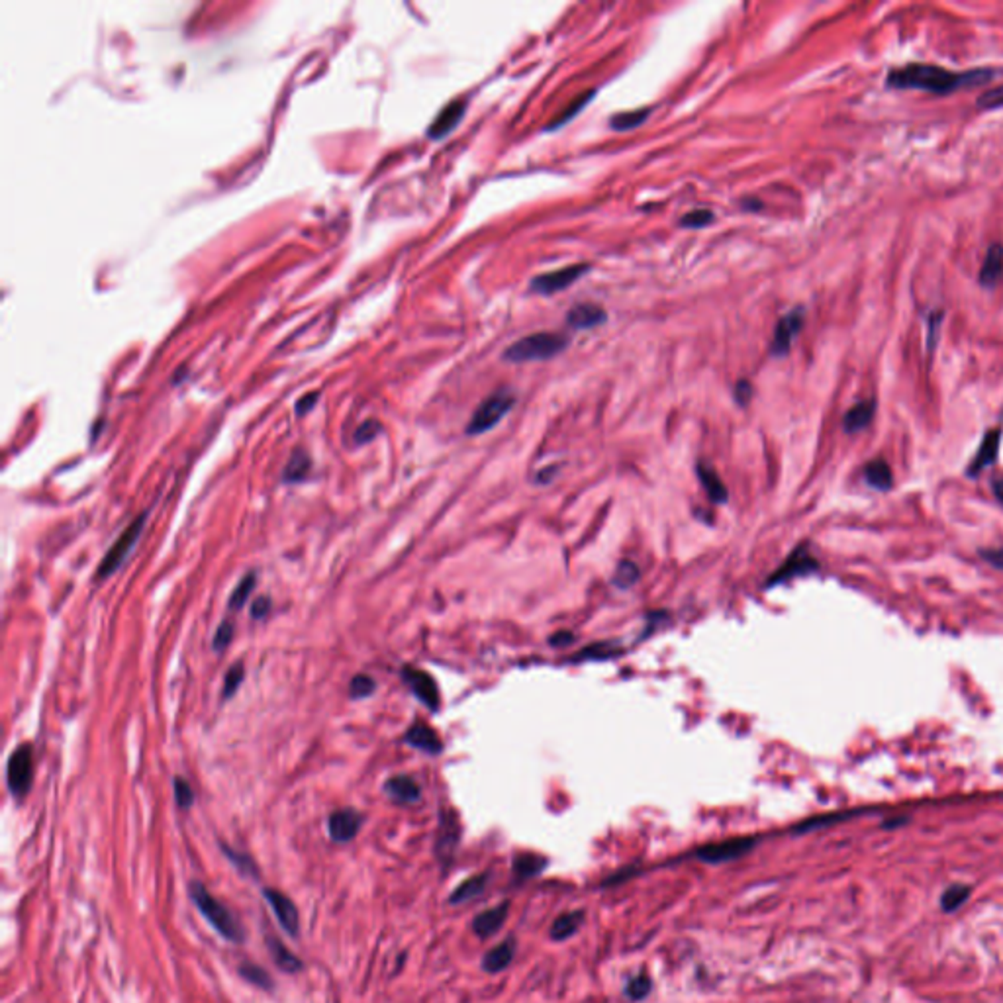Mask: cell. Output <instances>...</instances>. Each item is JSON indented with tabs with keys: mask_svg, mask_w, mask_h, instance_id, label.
I'll return each mask as SVG.
<instances>
[{
	"mask_svg": "<svg viewBox=\"0 0 1003 1003\" xmlns=\"http://www.w3.org/2000/svg\"><path fill=\"white\" fill-rule=\"evenodd\" d=\"M989 77H992V71L986 69L953 73L945 67H939V65L909 63L900 69L890 71L885 85L890 88H917L935 95H950L960 88L980 87L989 81Z\"/></svg>",
	"mask_w": 1003,
	"mask_h": 1003,
	"instance_id": "6da1fadb",
	"label": "cell"
},
{
	"mask_svg": "<svg viewBox=\"0 0 1003 1003\" xmlns=\"http://www.w3.org/2000/svg\"><path fill=\"white\" fill-rule=\"evenodd\" d=\"M189 894L192 897V902L200 909V914L206 917V921L210 923L221 936H226V939L231 943L243 941L245 933L240 921L230 914V909L224 904L218 902L216 897L208 892L204 884L192 882L189 885Z\"/></svg>",
	"mask_w": 1003,
	"mask_h": 1003,
	"instance_id": "7a4b0ae2",
	"label": "cell"
},
{
	"mask_svg": "<svg viewBox=\"0 0 1003 1003\" xmlns=\"http://www.w3.org/2000/svg\"><path fill=\"white\" fill-rule=\"evenodd\" d=\"M568 345V335L543 332L524 337L504 351V359L512 363L526 361H545L561 353Z\"/></svg>",
	"mask_w": 1003,
	"mask_h": 1003,
	"instance_id": "3957f363",
	"label": "cell"
},
{
	"mask_svg": "<svg viewBox=\"0 0 1003 1003\" xmlns=\"http://www.w3.org/2000/svg\"><path fill=\"white\" fill-rule=\"evenodd\" d=\"M514 404H516V396H514L512 390H507V388L496 390V393L490 394L476 408L471 422H468V425H466V434L468 435L486 434L488 429H492L494 425L500 424V420L504 418V415L514 408Z\"/></svg>",
	"mask_w": 1003,
	"mask_h": 1003,
	"instance_id": "277c9868",
	"label": "cell"
},
{
	"mask_svg": "<svg viewBox=\"0 0 1003 1003\" xmlns=\"http://www.w3.org/2000/svg\"><path fill=\"white\" fill-rule=\"evenodd\" d=\"M146 522H148V512H143L122 531V536L116 539V543L110 547L108 553L104 555L102 563L98 565L97 580H104V578L112 577L114 572L122 567V563L126 561V557L129 555V551H132L136 547L143 527H146Z\"/></svg>",
	"mask_w": 1003,
	"mask_h": 1003,
	"instance_id": "5b68a950",
	"label": "cell"
},
{
	"mask_svg": "<svg viewBox=\"0 0 1003 1003\" xmlns=\"http://www.w3.org/2000/svg\"><path fill=\"white\" fill-rule=\"evenodd\" d=\"M34 749L30 742H24L15 752L10 754L6 764V783L15 798H24L26 792L30 790L32 784V771H34Z\"/></svg>",
	"mask_w": 1003,
	"mask_h": 1003,
	"instance_id": "8992f818",
	"label": "cell"
},
{
	"mask_svg": "<svg viewBox=\"0 0 1003 1003\" xmlns=\"http://www.w3.org/2000/svg\"><path fill=\"white\" fill-rule=\"evenodd\" d=\"M754 844H757V839H754V837H735V839H727V841H720V843H711V844L701 846V849L696 851V856L700 858V861L710 863V865L732 863V861H737V858H741V856H745L747 853H751Z\"/></svg>",
	"mask_w": 1003,
	"mask_h": 1003,
	"instance_id": "52a82bcc",
	"label": "cell"
},
{
	"mask_svg": "<svg viewBox=\"0 0 1003 1003\" xmlns=\"http://www.w3.org/2000/svg\"><path fill=\"white\" fill-rule=\"evenodd\" d=\"M588 271H590L588 265L580 263V265H568L565 269L545 272V275H539V277H536L531 281V291L537 292V294H545V296L561 292V291L568 289L570 284H575Z\"/></svg>",
	"mask_w": 1003,
	"mask_h": 1003,
	"instance_id": "ba28073f",
	"label": "cell"
},
{
	"mask_svg": "<svg viewBox=\"0 0 1003 1003\" xmlns=\"http://www.w3.org/2000/svg\"><path fill=\"white\" fill-rule=\"evenodd\" d=\"M402 679L404 682L408 684V688L414 692V696L418 698L425 708H429L432 711H437L439 710V688L435 684V681L429 676L425 670H420V669H414V667H404L402 669Z\"/></svg>",
	"mask_w": 1003,
	"mask_h": 1003,
	"instance_id": "9c48e42d",
	"label": "cell"
},
{
	"mask_svg": "<svg viewBox=\"0 0 1003 1003\" xmlns=\"http://www.w3.org/2000/svg\"><path fill=\"white\" fill-rule=\"evenodd\" d=\"M802 328H803V310L798 308L793 312H788V314L776 325L773 343H771V353L776 357H784L792 347V342L796 340V335L802 332Z\"/></svg>",
	"mask_w": 1003,
	"mask_h": 1003,
	"instance_id": "30bf717a",
	"label": "cell"
},
{
	"mask_svg": "<svg viewBox=\"0 0 1003 1003\" xmlns=\"http://www.w3.org/2000/svg\"><path fill=\"white\" fill-rule=\"evenodd\" d=\"M263 894H265V900L272 907V914H275V917L282 925V929L291 936H296L301 933V916H298V909L291 897L272 888H267Z\"/></svg>",
	"mask_w": 1003,
	"mask_h": 1003,
	"instance_id": "8fae6325",
	"label": "cell"
},
{
	"mask_svg": "<svg viewBox=\"0 0 1003 1003\" xmlns=\"http://www.w3.org/2000/svg\"><path fill=\"white\" fill-rule=\"evenodd\" d=\"M817 561L812 557V553L807 551V547L802 545L798 547L796 551H793L784 565L780 567L778 570H774V575L771 577V580H768V584H780V582H788L792 578L796 577H802V575H810V572L817 570Z\"/></svg>",
	"mask_w": 1003,
	"mask_h": 1003,
	"instance_id": "7c38bea8",
	"label": "cell"
},
{
	"mask_svg": "<svg viewBox=\"0 0 1003 1003\" xmlns=\"http://www.w3.org/2000/svg\"><path fill=\"white\" fill-rule=\"evenodd\" d=\"M361 825H363V815L355 810L333 812L328 819L330 837L335 843H349L351 839H355Z\"/></svg>",
	"mask_w": 1003,
	"mask_h": 1003,
	"instance_id": "4fadbf2b",
	"label": "cell"
},
{
	"mask_svg": "<svg viewBox=\"0 0 1003 1003\" xmlns=\"http://www.w3.org/2000/svg\"><path fill=\"white\" fill-rule=\"evenodd\" d=\"M999 443H1001V429H989V432L984 435L978 451H976L974 459L967 468L968 476H978L986 471L988 466H992L996 463L999 455Z\"/></svg>",
	"mask_w": 1003,
	"mask_h": 1003,
	"instance_id": "5bb4252c",
	"label": "cell"
},
{
	"mask_svg": "<svg viewBox=\"0 0 1003 1003\" xmlns=\"http://www.w3.org/2000/svg\"><path fill=\"white\" fill-rule=\"evenodd\" d=\"M465 108H466L465 100L449 102L447 107L437 114V118L432 122V126H429L427 136L432 139H441V138H445L447 134H451L455 129V126H457L463 116H465Z\"/></svg>",
	"mask_w": 1003,
	"mask_h": 1003,
	"instance_id": "9a60e30c",
	"label": "cell"
},
{
	"mask_svg": "<svg viewBox=\"0 0 1003 1003\" xmlns=\"http://www.w3.org/2000/svg\"><path fill=\"white\" fill-rule=\"evenodd\" d=\"M507 911H510V904L502 902L500 906H494L486 911H482L473 919V931L480 936V939H488V936L496 935L504 921L507 919Z\"/></svg>",
	"mask_w": 1003,
	"mask_h": 1003,
	"instance_id": "2e32d148",
	"label": "cell"
},
{
	"mask_svg": "<svg viewBox=\"0 0 1003 1003\" xmlns=\"http://www.w3.org/2000/svg\"><path fill=\"white\" fill-rule=\"evenodd\" d=\"M384 792L388 793V798L394 800L396 803H414L422 796L420 784L415 783L412 776H406V774L388 778L384 783Z\"/></svg>",
	"mask_w": 1003,
	"mask_h": 1003,
	"instance_id": "e0dca14e",
	"label": "cell"
},
{
	"mask_svg": "<svg viewBox=\"0 0 1003 1003\" xmlns=\"http://www.w3.org/2000/svg\"><path fill=\"white\" fill-rule=\"evenodd\" d=\"M404 741H406L410 747L424 751L427 754H439L443 751V742H441L439 735L425 723H414L408 729V733H406V737H404Z\"/></svg>",
	"mask_w": 1003,
	"mask_h": 1003,
	"instance_id": "ac0fdd59",
	"label": "cell"
},
{
	"mask_svg": "<svg viewBox=\"0 0 1003 1003\" xmlns=\"http://www.w3.org/2000/svg\"><path fill=\"white\" fill-rule=\"evenodd\" d=\"M875 414H876V400L875 398L855 404V406L849 412H846L844 418H843L844 432L846 434L863 432V429H866L870 425V422L875 420Z\"/></svg>",
	"mask_w": 1003,
	"mask_h": 1003,
	"instance_id": "d6986e66",
	"label": "cell"
},
{
	"mask_svg": "<svg viewBox=\"0 0 1003 1003\" xmlns=\"http://www.w3.org/2000/svg\"><path fill=\"white\" fill-rule=\"evenodd\" d=\"M1003 279V245L994 243L989 245V250L984 257L982 271H980V284L984 289H994Z\"/></svg>",
	"mask_w": 1003,
	"mask_h": 1003,
	"instance_id": "ffe728a7",
	"label": "cell"
},
{
	"mask_svg": "<svg viewBox=\"0 0 1003 1003\" xmlns=\"http://www.w3.org/2000/svg\"><path fill=\"white\" fill-rule=\"evenodd\" d=\"M602 322H606V312L598 304H578L567 316V323L575 330H590Z\"/></svg>",
	"mask_w": 1003,
	"mask_h": 1003,
	"instance_id": "44dd1931",
	"label": "cell"
},
{
	"mask_svg": "<svg viewBox=\"0 0 1003 1003\" xmlns=\"http://www.w3.org/2000/svg\"><path fill=\"white\" fill-rule=\"evenodd\" d=\"M514 955H516V941L506 939L504 943L488 950L486 957L482 958V968H485L488 974H498L504 968L510 967Z\"/></svg>",
	"mask_w": 1003,
	"mask_h": 1003,
	"instance_id": "7402d4cb",
	"label": "cell"
},
{
	"mask_svg": "<svg viewBox=\"0 0 1003 1003\" xmlns=\"http://www.w3.org/2000/svg\"><path fill=\"white\" fill-rule=\"evenodd\" d=\"M459 822L453 814H443L441 817V829L437 839V853L441 858H449L455 851V846L459 843Z\"/></svg>",
	"mask_w": 1003,
	"mask_h": 1003,
	"instance_id": "603a6c76",
	"label": "cell"
},
{
	"mask_svg": "<svg viewBox=\"0 0 1003 1003\" xmlns=\"http://www.w3.org/2000/svg\"><path fill=\"white\" fill-rule=\"evenodd\" d=\"M696 475L701 482V486L706 488L708 496L715 502V504H723L727 502V488L722 482L718 471H715L713 466L706 465V463H698L696 465Z\"/></svg>",
	"mask_w": 1003,
	"mask_h": 1003,
	"instance_id": "cb8c5ba5",
	"label": "cell"
},
{
	"mask_svg": "<svg viewBox=\"0 0 1003 1003\" xmlns=\"http://www.w3.org/2000/svg\"><path fill=\"white\" fill-rule=\"evenodd\" d=\"M865 482L870 486L875 488L878 492H885L890 490L892 485H894V475H892V468L890 465L885 463L884 459H875L866 463L865 466Z\"/></svg>",
	"mask_w": 1003,
	"mask_h": 1003,
	"instance_id": "d4e9b609",
	"label": "cell"
},
{
	"mask_svg": "<svg viewBox=\"0 0 1003 1003\" xmlns=\"http://www.w3.org/2000/svg\"><path fill=\"white\" fill-rule=\"evenodd\" d=\"M547 866V858L539 856V855H533V853H522L517 855L514 858V880L516 882H524V880H529L533 876L541 875V872L545 870Z\"/></svg>",
	"mask_w": 1003,
	"mask_h": 1003,
	"instance_id": "484cf974",
	"label": "cell"
},
{
	"mask_svg": "<svg viewBox=\"0 0 1003 1003\" xmlns=\"http://www.w3.org/2000/svg\"><path fill=\"white\" fill-rule=\"evenodd\" d=\"M312 468V461H310V455L302 449H296L292 453L291 461L286 463V468L282 473V482H286V485H294V482H302Z\"/></svg>",
	"mask_w": 1003,
	"mask_h": 1003,
	"instance_id": "4316f807",
	"label": "cell"
},
{
	"mask_svg": "<svg viewBox=\"0 0 1003 1003\" xmlns=\"http://www.w3.org/2000/svg\"><path fill=\"white\" fill-rule=\"evenodd\" d=\"M488 885V875H478V876H471L468 880H465L461 885H457L455 888V892L451 894V904H465V902H471L475 900V897H478L482 892L486 890Z\"/></svg>",
	"mask_w": 1003,
	"mask_h": 1003,
	"instance_id": "83f0119b",
	"label": "cell"
},
{
	"mask_svg": "<svg viewBox=\"0 0 1003 1003\" xmlns=\"http://www.w3.org/2000/svg\"><path fill=\"white\" fill-rule=\"evenodd\" d=\"M584 921V911H568L561 917H557L551 927V939L553 941H565L568 936L575 935Z\"/></svg>",
	"mask_w": 1003,
	"mask_h": 1003,
	"instance_id": "f1b7e54d",
	"label": "cell"
},
{
	"mask_svg": "<svg viewBox=\"0 0 1003 1003\" xmlns=\"http://www.w3.org/2000/svg\"><path fill=\"white\" fill-rule=\"evenodd\" d=\"M267 945H269V948H271L272 958H275V962L279 964V967H281L284 972L294 974V972H298V970L302 968V962L298 960V958L291 953V950L286 948L282 943H279L277 939H269Z\"/></svg>",
	"mask_w": 1003,
	"mask_h": 1003,
	"instance_id": "f546056e",
	"label": "cell"
},
{
	"mask_svg": "<svg viewBox=\"0 0 1003 1003\" xmlns=\"http://www.w3.org/2000/svg\"><path fill=\"white\" fill-rule=\"evenodd\" d=\"M255 584H257L255 572H247V575L240 580V584L236 586V588H233V592L230 596V600H228L230 609H241L247 604V600H250Z\"/></svg>",
	"mask_w": 1003,
	"mask_h": 1003,
	"instance_id": "4dcf8cb0",
	"label": "cell"
},
{
	"mask_svg": "<svg viewBox=\"0 0 1003 1003\" xmlns=\"http://www.w3.org/2000/svg\"><path fill=\"white\" fill-rule=\"evenodd\" d=\"M649 114H650L649 108L621 112V114L611 116V118H609V126H611V129H619V132H628V129H633V128H637V126H641V124L649 118Z\"/></svg>",
	"mask_w": 1003,
	"mask_h": 1003,
	"instance_id": "1f68e13d",
	"label": "cell"
},
{
	"mask_svg": "<svg viewBox=\"0 0 1003 1003\" xmlns=\"http://www.w3.org/2000/svg\"><path fill=\"white\" fill-rule=\"evenodd\" d=\"M970 897V888L964 884H955L945 890L941 897V906L945 911H955Z\"/></svg>",
	"mask_w": 1003,
	"mask_h": 1003,
	"instance_id": "d6a6232c",
	"label": "cell"
},
{
	"mask_svg": "<svg viewBox=\"0 0 1003 1003\" xmlns=\"http://www.w3.org/2000/svg\"><path fill=\"white\" fill-rule=\"evenodd\" d=\"M240 974L243 976V978H245L247 982H251V984L257 986V988L272 989V986H275V984H272V980H271V976H269L261 967H257V964H251V962L241 964V967H240Z\"/></svg>",
	"mask_w": 1003,
	"mask_h": 1003,
	"instance_id": "836d02e7",
	"label": "cell"
},
{
	"mask_svg": "<svg viewBox=\"0 0 1003 1003\" xmlns=\"http://www.w3.org/2000/svg\"><path fill=\"white\" fill-rule=\"evenodd\" d=\"M376 690V682L373 676L369 674H355L353 679H351L349 682V698L351 700H361V698H367L371 696Z\"/></svg>",
	"mask_w": 1003,
	"mask_h": 1003,
	"instance_id": "e575fe53",
	"label": "cell"
},
{
	"mask_svg": "<svg viewBox=\"0 0 1003 1003\" xmlns=\"http://www.w3.org/2000/svg\"><path fill=\"white\" fill-rule=\"evenodd\" d=\"M243 679H245V669H243V664H241V662H236V664H233V667L226 672V676H224V688H221V698L230 700L233 694H236L238 690H240V686H241V682H243Z\"/></svg>",
	"mask_w": 1003,
	"mask_h": 1003,
	"instance_id": "d590c367",
	"label": "cell"
},
{
	"mask_svg": "<svg viewBox=\"0 0 1003 1003\" xmlns=\"http://www.w3.org/2000/svg\"><path fill=\"white\" fill-rule=\"evenodd\" d=\"M650 986H653V982H650L647 974H637L628 984H625V996L633 1001H640L649 996Z\"/></svg>",
	"mask_w": 1003,
	"mask_h": 1003,
	"instance_id": "8d00e7d4",
	"label": "cell"
},
{
	"mask_svg": "<svg viewBox=\"0 0 1003 1003\" xmlns=\"http://www.w3.org/2000/svg\"><path fill=\"white\" fill-rule=\"evenodd\" d=\"M637 580H640V568H637V565L631 563V561H623L618 567V572L614 577V584L621 590H628L629 586H633Z\"/></svg>",
	"mask_w": 1003,
	"mask_h": 1003,
	"instance_id": "74e56055",
	"label": "cell"
},
{
	"mask_svg": "<svg viewBox=\"0 0 1003 1003\" xmlns=\"http://www.w3.org/2000/svg\"><path fill=\"white\" fill-rule=\"evenodd\" d=\"M618 653H619V649H618L616 645H611V643H594V645H590V647L582 649V650H580V655L577 657V660H586V659H588V660H594V659L600 660V659L614 657V655H618Z\"/></svg>",
	"mask_w": 1003,
	"mask_h": 1003,
	"instance_id": "f35d334b",
	"label": "cell"
},
{
	"mask_svg": "<svg viewBox=\"0 0 1003 1003\" xmlns=\"http://www.w3.org/2000/svg\"><path fill=\"white\" fill-rule=\"evenodd\" d=\"M713 221V212L708 210V208H698V210H692L688 212L686 216H682L681 224L684 228H692V230H698V228H706L710 226Z\"/></svg>",
	"mask_w": 1003,
	"mask_h": 1003,
	"instance_id": "ab89813d",
	"label": "cell"
},
{
	"mask_svg": "<svg viewBox=\"0 0 1003 1003\" xmlns=\"http://www.w3.org/2000/svg\"><path fill=\"white\" fill-rule=\"evenodd\" d=\"M173 790H175V802L179 807H182V810H189V807L194 803V792H192V786L187 783L185 778L177 776L175 783H173Z\"/></svg>",
	"mask_w": 1003,
	"mask_h": 1003,
	"instance_id": "60d3db41",
	"label": "cell"
},
{
	"mask_svg": "<svg viewBox=\"0 0 1003 1003\" xmlns=\"http://www.w3.org/2000/svg\"><path fill=\"white\" fill-rule=\"evenodd\" d=\"M592 97H594V93H588V95H584V97H580L578 100H575V104H570V107H568V108H567V110H565V112H563L561 116H558V118H557L555 122H551V124H549V128H547V129H555V128H561V126H563L565 122H568V120L572 118V116H577V114L580 112V108L584 107V104H586V102H590V98H592Z\"/></svg>",
	"mask_w": 1003,
	"mask_h": 1003,
	"instance_id": "b9f144b4",
	"label": "cell"
},
{
	"mask_svg": "<svg viewBox=\"0 0 1003 1003\" xmlns=\"http://www.w3.org/2000/svg\"><path fill=\"white\" fill-rule=\"evenodd\" d=\"M233 640V625L230 621H221L220 628L214 635V641H212V647L216 653H220V650H224Z\"/></svg>",
	"mask_w": 1003,
	"mask_h": 1003,
	"instance_id": "7bdbcfd3",
	"label": "cell"
},
{
	"mask_svg": "<svg viewBox=\"0 0 1003 1003\" xmlns=\"http://www.w3.org/2000/svg\"><path fill=\"white\" fill-rule=\"evenodd\" d=\"M978 107L984 108V110H992V108H999L1003 107V85L988 90L986 95H982L978 98Z\"/></svg>",
	"mask_w": 1003,
	"mask_h": 1003,
	"instance_id": "ee69618b",
	"label": "cell"
},
{
	"mask_svg": "<svg viewBox=\"0 0 1003 1003\" xmlns=\"http://www.w3.org/2000/svg\"><path fill=\"white\" fill-rule=\"evenodd\" d=\"M224 851H226V855L230 856V861H231L233 865H236L240 870L247 872V875H250V872H251V875H255L257 870H255V865H253V861H251L250 856H243V855H240L238 851H231L230 846H226V844H224Z\"/></svg>",
	"mask_w": 1003,
	"mask_h": 1003,
	"instance_id": "f6af8a7d",
	"label": "cell"
},
{
	"mask_svg": "<svg viewBox=\"0 0 1003 1003\" xmlns=\"http://www.w3.org/2000/svg\"><path fill=\"white\" fill-rule=\"evenodd\" d=\"M379 432H381V424H379V422H374V420H369V422H364V424L357 429L355 441H357V443H369V441H373V439L376 437V434H379Z\"/></svg>",
	"mask_w": 1003,
	"mask_h": 1003,
	"instance_id": "bcb514c9",
	"label": "cell"
},
{
	"mask_svg": "<svg viewBox=\"0 0 1003 1003\" xmlns=\"http://www.w3.org/2000/svg\"><path fill=\"white\" fill-rule=\"evenodd\" d=\"M752 398V386L749 381H739L735 386V400L741 406H747L749 400Z\"/></svg>",
	"mask_w": 1003,
	"mask_h": 1003,
	"instance_id": "7dc6e473",
	"label": "cell"
},
{
	"mask_svg": "<svg viewBox=\"0 0 1003 1003\" xmlns=\"http://www.w3.org/2000/svg\"><path fill=\"white\" fill-rule=\"evenodd\" d=\"M269 609H271V598L261 596V598H257V600L251 604V616L255 619H263Z\"/></svg>",
	"mask_w": 1003,
	"mask_h": 1003,
	"instance_id": "c3c4849f",
	"label": "cell"
},
{
	"mask_svg": "<svg viewBox=\"0 0 1003 1003\" xmlns=\"http://www.w3.org/2000/svg\"><path fill=\"white\" fill-rule=\"evenodd\" d=\"M980 555L989 565H994L996 568H1003V547H996V549H982Z\"/></svg>",
	"mask_w": 1003,
	"mask_h": 1003,
	"instance_id": "681fc988",
	"label": "cell"
},
{
	"mask_svg": "<svg viewBox=\"0 0 1003 1003\" xmlns=\"http://www.w3.org/2000/svg\"><path fill=\"white\" fill-rule=\"evenodd\" d=\"M318 398H320V394L316 393V394H306L304 398L298 400V404H296V414H298V415H304L306 412H310L312 408L316 406Z\"/></svg>",
	"mask_w": 1003,
	"mask_h": 1003,
	"instance_id": "f907efd6",
	"label": "cell"
},
{
	"mask_svg": "<svg viewBox=\"0 0 1003 1003\" xmlns=\"http://www.w3.org/2000/svg\"><path fill=\"white\" fill-rule=\"evenodd\" d=\"M572 640H575V635H572V633H568V631H558V633H555V635L551 637L549 643H551L553 647H565V645L572 643Z\"/></svg>",
	"mask_w": 1003,
	"mask_h": 1003,
	"instance_id": "816d5d0a",
	"label": "cell"
},
{
	"mask_svg": "<svg viewBox=\"0 0 1003 1003\" xmlns=\"http://www.w3.org/2000/svg\"><path fill=\"white\" fill-rule=\"evenodd\" d=\"M992 490H994V496L998 498V502L1003 504V476L994 478V482H992Z\"/></svg>",
	"mask_w": 1003,
	"mask_h": 1003,
	"instance_id": "f5cc1de1",
	"label": "cell"
}]
</instances>
